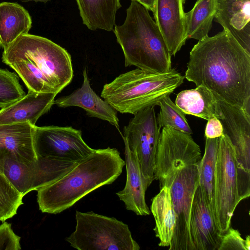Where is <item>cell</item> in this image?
I'll return each instance as SVG.
<instances>
[{"mask_svg":"<svg viewBox=\"0 0 250 250\" xmlns=\"http://www.w3.org/2000/svg\"><path fill=\"white\" fill-rule=\"evenodd\" d=\"M185 77L250 115V54L227 30L194 45Z\"/></svg>","mask_w":250,"mask_h":250,"instance_id":"obj_1","label":"cell"},{"mask_svg":"<svg viewBox=\"0 0 250 250\" xmlns=\"http://www.w3.org/2000/svg\"><path fill=\"white\" fill-rule=\"evenodd\" d=\"M3 62L15 70L28 90L58 94L73 78L70 54L52 41L27 34L3 50Z\"/></svg>","mask_w":250,"mask_h":250,"instance_id":"obj_2","label":"cell"},{"mask_svg":"<svg viewBox=\"0 0 250 250\" xmlns=\"http://www.w3.org/2000/svg\"><path fill=\"white\" fill-rule=\"evenodd\" d=\"M125 166L116 148L94 149L62 177L37 190L40 210L50 214L62 212L96 189L111 184Z\"/></svg>","mask_w":250,"mask_h":250,"instance_id":"obj_3","label":"cell"},{"mask_svg":"<svg viewBox=\"0 0 250 250\" xmlns=\"http://www.w3.org/2000/svg\"><path fill=\"white\" fill-rule=\"evenodd\" d=\"M149 11L135 0L126 9L123 24L114 33L123 50L125 66L163 73L171 68V56Z\"/></svg>","mask_w":250,"mask_h":250,"instance_id":"obj_4","label":"cell"},{"mask_svg":"<svg viewBox=\"0 0 250 250\" xmlns=\"http://www.w3.org/2000/svg\"><path fill=\"white\" fill-rule=\"evenodd\" d=\"M185 77L175 68L156 73L136 68L122 73L105 84L101 97L117 111L134 115L158 105L184 82Z\"/></svg>","mask_w":250,"mask_h":250,"instance_id":"obj_5","label":"cell"},{"mask_svg":"<svg viewBox=\"0 0 250 250\" xmlns=\"http://www.w3.org/2000/svg\"><path fill=\"white\" fill-rule=\"evenodd\" d=\"M250 195V171L237 161L234 148L227 136L219 137L214 184V215L224 234L230 226L236 208Z\"/></svg>","mask_w":250,"mask_h":250,"instance_id":"obj_6","label":"cell"},{"mask_svg":"<svg viewBox=\"0 0 250 250\" xmlns=\"http://www.w3.org/2000/svg\"><path fill=\"white\" fill-rule=\"evenodd\" d=\"M75 229L65 240L79 250H139L127 224L93 211L76 212Z\"/></svg>","mask_w":250,"mask_h":250,"instance_id":"obj_7","label":"cell"},{"mask_svg":"<svg viewBox=\"0 0 250 250\" xmlns=\"http://www.w3.org/2000/svg\"><path fill=\"white\" fill-rule=\"evenodd\" d=\"M201 157L200 146L190 134L169 126L164 127L156 152L154 179L159 181L160 188H169L178 173L197 163Z\"/></svg>","mask_w":250,"mask_h":250,"instance_id":"obj_8","label":"cell"},{"mask_svg":"<svg viewBox=\"0 0 250 250\" xmlns=\"http://www.w3.org/2000/svg\"><path fill=\"white\" fill-rule=\"evenodd\" d=\"M78 162L57 158L37 156L23 163L12 158L0 159V171L22 196L48 185L62 177Z\"/></svg>","mask_w":250,"mask_h":250,"instance_id":"obj_9","label":"cell"},{"mask_svg":"<svg viewBox=\"0 0 250 250\" xmlns=\"http://www.w3.org/2000/svg\"><path fill=\"white\" fill-rule=\"evenodd\" d=\"M160 129L154 106H151L134 114L121 133L124 144L135 154L147 187L155 180V159Z\"/></svg>","mask_w":250,"mask_h":250,"instance_id":"obj_10","label":"cell"},{"mask_svg":"<svg viewBox=\"0 0 250 250\" xmlns=\"http://www.w3.org/2000/svg\"><path fill=\"white\" fill-rule=\"evenodd\" d=\"M198 162L181 170L169 188L175 216L169 250H194L189 223L193 196L199 184Z\"/></svg>","mask_w":250,"mask_h":250,"instance_id":"obj_11","label":"cell"},{"mask_svg":"<svg viewBox=\"0 0 250 250\" xmlns=\"http://www.w3.org/2000/svg\"><path fill=\"white\" fill-rule=\"evenodd\" d=\"M82 132L71 126H35L34 146L37 156L78 162L94 149L85 143Z\"/></svg>","mask_w":250,"mask_h":250,"instance_id":"obj_12","label":"cell"},{"mask_svg":"<svg viewBox=\"0 0 250 250\" xmlns=\"http://www.w3.org/2000/svg\"><path fill=\"white\" fill-rule=\"evenodd\" d=\"M223 134L233 146L237 162L250 171V115L243 109L229 104L216 95Z\"/></svg>","mask_w":250,"mask_h":250,"instance_id":"obj_13","label":"cell"},{"mask_svg":"<svg viewBox=\"0 0 250 250\" xmlns=\"http://www.w3.org/2000/svg\"><path fill=\"white\" fill-rule=\"evenodd\" d=\"M189 232L194 250H218L222 234L199 184L193 198Z\"/></svg>","mask_w":250,"mask_h":250,"instance_id":"obj_14","label":"cell"},{"mask_svg":"<svg viewBox=\"0 0 250 250\" xmlns=\"http://www.w3.org/2000/svg\"><path fill=\"white\" fill-rule=\"evenodd\" d=\"M185 0H155L153 11L158 26L172 57L188 39L185 24Z\"/></svg>","mask_w":250,"mask_h":250,"instance_id":"obj_15","label":"cell"},{"mask_svg":"<svg viewBox=\"0 0 250 250\" xmlns=\"http://www.w3.org/2000/svg\"><path fill=\"white\" fill-rule=\"evenodd\" d=\"M83 80L82 86L70 94L58 98L55 100L54 104L61 108L81 107L88 116L107 121L119 129L117 111L91 88L85 68L83 69Z\"/></svg>","mask_w":250,"mask_h":250,"instance_id":"obj_16","label":"cell"},{"mask_svg":"<svg viewBox=\"0 0 250 250\" xmlns=\"http://www.w3.org/2000/svg\"><path fill=\"white\" fill-rule=\"evenodd\" d=\"M214 19L250 54V0H217Z\"/></svg>","mask_w":250,"mask_h":250,"instance_id":"obj_17","label":"cell"},{"mask_svg":"<svg viewBox=\"0 0 250 250\" xmlns=\"http://www.w3.org/2000/svg\"><path fill=\"white\" fill-rule=\"evenodd\" d=\"M35 126L28 123L0 125V159L8 157L23 163L37 159Z\"/></svg>","mask_w":250,"mask_h":250,"instance_id":"obj_18","label":"cell"},{"mask_svg":"<svg viewBox=\"0 0 250 250\" xmlns=\"http://www.w3.org/2000/svg\"><path fill=\"white\" fill-rule=\"evenodd\" d=\"M57 94L28 90L21 99L0 110V125L28 123L33 125L54 104Z\"/></svg>","mask_w":250,"mask_h":250,"instance_id":"obj_19","label":"cell"},{"mask_svg":"<svg viewBox=\"0 0 250 250\" xmlns=\"http://www.w3.org/2000/svg\"><path fill=\"white\" fill-rule=\"evenodd\" d=\"M126 180L124 188L116 194L126 208L137 215H148L150 211L146 202L147 187L141 172L137 158L125 144Z\"/></svg>","mask_w":250,"mask_h":250,"instance_id":"obj_20","label":"cell"},{"mask_svg":"<svg viewBox=\"0 0 250 250\" xmlns=\"http://www.w3.org/2000/svg\"><path fill=\"white\" fill-rule=\"evenodd\" d=\"M32 23L29 13L21 5L0 3V47L4 50L18 37L28 34Z\"/></svg>","mask_w":250,"mask_h":250,"instance_id":"obj_21","label":"cell"},{"mask_svg":"<svg viewBox=\"0 0 250 250\" xmlns=\"http://www.w3.org/2000/svg\"><path fill=\"white\" fill-rule=\"evenodd\" d=\"M83 23L89 30L111 31L120 0H76Z\"/></svg>","mask_w":250,"mask_h":250,"instance_id":"obj_22","label":"cell"},{"mask_svg":"<svg viewBox=\"0 0 250 250\" xmlns=\"http://www.w3.org/2000/svg\"><path fill=\"white\" fill-rule=\"evenodd\" d=\"M175 104L186 114L206 120L213 116L220 118L214 94L203 85L181 91L176 97Z\"/></svg>","mask_w":250,"mask_h":250,"instance_id":"obj_23","label":"cell"},{"mask_svg":"<svg viewBox=\"0 0 250 250\" xmlns=\"http://www.w3.org/2000/svg\"><path fill=\"white\" fill-rule=\"evenodd\" d=\"M151 211L155 222L154 230L159 238V246L169 247L173 234L175 216L169 188L164 187L152 199Z\"/></svg>","mask_w":250,"mask_h":250,"instance_id":"obj_24","label":"cell"},{"mask_svg":"<svg viewBox=\"0 0 250 250\" xmlns=\"http://www.w3.org/2000/svg\"><path fill=\"white\" fill-rule=\"evenodd\" d=\"M217 0H197L193 8L185 13L187 38L200 41L208 37L214 18Z\"/></svg>","mask_w":250,"mask_h":250,"instance_id":"obj_25","label":"cell"},{"mask_svg":"<svg viewBox=\"0 0 250 250\" xmlns=\"http://www.w3.org/2000/svg\"><path fill=\"white\" fill-rule=\"evenodd\" d=\"M219 140V137L206 138L204 154L198 162L199 185L214 216V174Z\"/></svg>","mask_w":250,"mask_h":250,"instance_id":"obj_26","label":"cell"},{"mask_svg":"<svg viewBox=\"0 0 250 250\" xmlns=\"http://www.w3.org/2000/svg\"><path fill=\"white\" fill-rule=\"evenodd\" d=\"M158 105L160 107V110L157 121L160 128L169 126L187 134L192 133L186 118V114L171 101L169 95L162 98Z\"/></svg>","mask_w":250,"mask_h":250,"instance_id":"obj_27","label":"cell"},{"mask_svg":"<svg viewBox=\"0 0 250 250\" xmlns=\"http://www.w3.org/2000/svg\"><path fill=\"white\" fill-rule=\"evenodd\" d=\"M23 197L0 171V221L3 222L17 214L23 204Z\"/></svg>","mask_w":250,"mask_h":250,"instance_id":"obj_28","label":"cell"},{"mask_svg":"<svg viewBox=\"0 0 250 250\" xmlns=\"http://www.w3.org/2000/svg\"><path fill=\"white\" fill-rule=\"evenodd\" d=\"M25 95L18 76L7 69L0 68V108L12 104Z\"/></svg>","mask_w":250,"mask_h":250,"instance_id":"obj_29","label":"cell"},{"mask_svg":"<svg viewBox=\"0 0 250 250\" xmlns=\"http://www.w3.org/2000/svg\"><path fill=\"white\" fill-rule=\"evenodd\" d=\"M21 237L13 231L11 224L3 222L0 225V250H20Z\"/></svg>","mask_w":250,"mask_h":250,"instance_id":"obj_30","label":"cell"},{"mask_svg":"<svg viewBox=\"0 0 250 250\" xmlns=\"http://www.w3.org/2000/svg\"><path fill=\"white\" fill-rule=\"evenodd\" d=\"M246 250L245 240L239 231L230 226L222 235L218 250Z\"/></svg>","mask_w":250,"mask_h":250,"instance_id":"obj_31","label":"cell"},{"mask_svg":"<svg viewBox=\"0 0 250 250\" xmlns=\"http://www.w3.org/2000/svg\"><path fill=\"white\" fill-rule=\"evenodd\" d=\"M207 121L205 132L206 138L220 137L223 134V127L220 120L213 116Z\"/></svg>","mask_w":250,"mask_h":250,"instance_id":"obj_32","label":"cell"},{"mask_svg":"<svg viewBox=\"0 0 250 250\" xmlns=\"http://www.w3.org/2000/svg\"><path fill=\"white\" fill-rule=\"evenodd\" d=\"M148 11L153 12L155 4V0H135Z\"/></svg>","mask_w":250,"mask_h":250,"instance_id":"obj_33","label":"cell"},{"mask_svg":"<svg viewBox=\"0 0 250 250\" xmlns=\"http://www.w3.org/2000/svg\"><path fill=\"white\" fill-rule=\"evenodd\" d=\"M245 240L246 250H250V236L247 235Z\"/></svg>","mask_w":250,"mask_h":250,"instance_id":"obj_34","label":"cell"},{"mask_svg":"<svg viewBox=\"0 0 250 250\" xmlns=\"http://www.w3.org/2000/svg\"><path fill=\"white\" fill-rule=\"evenodd\" d=\"M21 0V1H22V2H25L34 1L35 2H42L44 3H46V2H47L48 1H49L50 0Z\"/></svg>","mask_w":250,"mask_h":250,"instance_id":"obj_35","label":"cell"},{"mask_svg":"<svg viewBox=\"0 0 250 250\" xmlns=\"http://www.w3.org/2000/svg\"></svg>","mask_w":250,"mask_h":250,"instance_id":"obj_36","label":"cell"}]
</instances>
